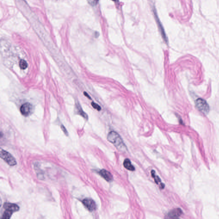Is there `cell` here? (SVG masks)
<instances>
[{"mask_svg":"<svg viewBox=\"0 0 219 219\" xmlns=\"http://www.w3.org/2000/svg\"><path fill=\"white\" fill-rule=\"evenodd\" d=\"M84 95H85V96H86V97H87L88 98H89V99H91V98H90V96H89V95H88V94H87L86 92H84Z\"/></svg>","mask_w":219,"mask_h":219,"instance_id":"cell-17","label":"cell"},{"mask_svg":"<svg viewBox=\"0 0 219 219\" xmlns=\"http://www.w3.org/2000/svg\"><path fill=\"white\" fill-rule=\"evenodd\" d=\"M112 1H116V0H112Z\"/></svg>","mask_w":219,"mask_h":219,"instance_id":"cell-18","label":"cell"},{"mask_svg":"<svg viewBox=\"0 0 219 219\" xmlns=\"http://www.w3.org/2000/svg\"><path fill=\"white\" fill-rule=\"evenodd\" d=\"M182 214V212L180 209H176L172 210L167 215V218L177 219Z\"/></svg>","mask_w":219,"mask_h":219,"instance_id":"cell-6","label":"cell"},{"mask_svg":"<svg viewBox=\"0 0 219 219\" xmlns=\"http://www.w3.org/2000/svg\"><path fill=\"white\" fill-rule=\"evenodd\" d=\"M82 203L86 208L90 212H92L96 209V204L92 199L86 198L82 201Z\"/></svg>","mask_w":219,"mask_h":219,"instance_id":"cell-4","label":"cell"},{"mask_svg":"<svg viewBox=\"0 0 219 219\" xmlns=\"http://www.w3.org/2000/svg\"><path fill=\"white\" fill-rule=\"evenodd\" d=\"M88 3L91 5L92 6H95L98 3L99 0H87Z\"/></svg>","mask_w":219,"mask_h":219,"instance_id":"cell-14","label":"cell"},{"mask_svg":"<svg viewBox=\"0 0 219 219\" xmlns=\"http://www.w3.org/2000/svg\"><path fill=\"white\" fill-rule=\"evenodd\" d=\"M197 108L202 113L207 114L209 111V107L206 101L202 98H198L196 101Z\"/></svg>","mask_w":219,"mask_h":219,"instance_id":"cell-2","label":"cell"},{"mask_svg":"<svg viewBox=\"0 0 219 219\" xmlns=\"http://www.w3.org/2000/svg\"><path fill=\"white\" fill-rule=\"evenodd\" d=\"M32 107L30 103H25L22 105L20 107V111L22 115L27 116L30 114Z\"/></svg>","mask_w":219,"mask_h":219,"instance_id":"cell-5","label":"cell"},{"mask_svg":"<svg viewBox=\"0 0 219 219\" xmlns=\"http://www.w3.org/2000/svg\"><path fill=\"white\" fill-rule=\"evenodd\" d=\"M99 174L104 180H106L107 182H111L113 180L112 174H110V172H109V171L104 170V169L100 171Z\"/></svg>","mask_w":219,"mask_h":219,"instance_id":"cell-8","label":"cell"},{"mask_svg":"<svg viewBox=\"0 0 219 219\" xmlns=\"http://www.w3.org/2000/svg\"><path fill=\"white\" fill-rule=\"evenodd\" d=\"M20 67L22 69H25L28 67V65L27 62L24 60H21L19 63Z\"/></svg>","mask_w":219,"mask_h":219,"instance_id":"cell-12","label":"cell"},{"mask_svg":"<svg viewBox=\"0 0 219 219\" xmlns=\"http://www.w3.org/2000/svg\"><path fill=\"white\" fill-rule=\"evenodd\" d=\"M157 17H158L156 16L157 23H158V26H159V28H160V31H161L162 36L163 37V39H164V40L165 41V42L168 43V38H167V36H166V34L165 33V32H164V29H163V27H162V25H161V22H160V21L159 20V19H158Z\"/></svg>","mask_w":219,"mask_h":219,"instance_id":"cell-10","label":"cell"},{"mask_svg":"<svg viewBox=\"0 0 219 219\" xmlns=\"http://www.w3.org/2000/svg\"><path fill=\"white\" fill-rule=\"evenodd\" d=\"M155 172L154 171H152V172H151V174H152V177L154 178L155 183H156V184H158L159 182H161V180L158 176H155Z\"/></svg>","mask_w":219,"mask_h":219,"instance_id":"cell-13","label":"cell"},{"mask_svg":"<svg viewBox=\"0 0 219 219\" xmlns=\"http://www.w3.org/2000/svg\"><path fill=\"white\" fill-rule=\"evenodd\" d=\"M4 208L6 210L10 211L13 213L17 212L19 209V207L18 206L11 203H5L4 205Z\"/></svg>","mask_w":219,"mask_h":219,"instance_id":"cell-7","label":"cell"},{"mask_svg":"<svg viewBox=\"0 0 219 219\" xmlns=\"http://www.w3.org/2000/svg\"><path fill=\"white\" fill-rule=\"evenodd\" d=\"M13 212H10V211H8V210H5L4 212L3 215L2 219H9L11 217Z\"/></svg>","mask_w":219,"mask_h":219,"instance_id":"cell-11","label":"cell"},{"mask_svg":"<svg viewBox=\"0 0 219 219\" xmlns=\"http://www.w3.org/2000/svg\"><path fill=\"white\" fill-rule=\"evenodd\" d=\"M107 139L112 143L119 151L125 152L127 151V148L123 140L118 133L115 131H111L107 135Z\"/></svg>","mask_w":219,"mask_h":219,"instance_id":"cell-1","label":"cell"},{"mask_svg":"<svg viewBox=\"0 0 219 219\" xmlns=\"http://www.w3.org/2000/svg\"><path fill=\"white\" fill-rule=\"evenodd\" d=\"M1 157L10 166H14L16 164V161L15 158L8 152L5 150H1Z\"/></svg>","mask_w":219,"mask_h":219,"instance_id":"cell-3","label":"cell"},{"mask_svg":"<svg viewBox=\"0 0 219 219\" xmlns=\"http://www.w3.org/2000/svg\"><path fill=\"white\" fill-rule=\"evenodd\" d=\"M124 167L129 171H135V168L131 164V161L128 159H125L123 163Z\"/></svg>","mask_w":219,"mask_h":219,"instance_id":"cell-9","label":"cell"},{"mask_svg":"<svg viewBox=\"0 0 219 219\" xmlns=\"http://www.w3.org/2000/svg\"><path fill=\"white\" fill-rule=\"evenodd\" d=\"M61 128L62 130L63 131V132H64V134H65L66 135V136H68V133L67 130H66V128H65V127L63 125H61Z\"/></svg>","mask_w":219,"mask_h":219,"instance_id":"cell-16","label":"cell"},{"mask_svg":"<svg viewBox=\"0 0 219 219\" xmlns=\"http://www.w3.org/2000/svg\"><path fill=\"white\" fill-rule=\"evenodd\" d=\"M91 104L92 106L93 107V108L97 110L98 111H100L101 110V108L100 106L99 105H98L97 104L94 103L93 102H92Z\"/></svg>","mask_w":219,"mask_h":219,"instance_id":"cell-15","label":"cell"}]
</instances>
